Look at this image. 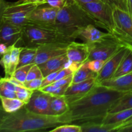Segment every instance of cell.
Masks as SVG:
<instances>
[{"instance_id": "obj_1", "label": "cell", "mask_w": 132, "mask_h": 132, "mask_svg": "<svg viewBox=\"0 0 132 132\" xmlns=\"http://www.w3.org/2000/svg\"><path fill=\"white\" fill-rule=\"evenodd\" d=\"M130 91H119L97 84L86 95L68 103L69 109L59 116L63 124L101 121L117 100Z\"/></svg>"}, {"instance_id": "obj_2", "label": "cell", "mask_w": 132, "mask_h": 132, "mask_svg": "<svg viewBox=\"0 0 132 132\" xmlns=\"http://www.w3.org/2000/svg\"><path fill=\"white\" fill-rule=\"evenodd\" d=\"M63 125L59 116L39 115L24 106L19 110L6 112L0 105V132L44 131Z\"/></svg>"}, {"instance_id": "obj_3", "label": "cell", "mask_w": 132, "mask_h": 132, "mask_svg": "<svg viewBox=\"0 0 132 132\" xmlns=\"http://www.w3.org/2000/svg\"><path fill=\"white\" fill-rule=\"evenodd\" d=\"M73 41L75 40L62 31L55 24L53 25L28 24L23 27L21 39L17 46L37 47L45 44L70 43Z\"/></svg>"}, {"instance_id": "obj_4", "label": "cell", "mask_w": 132, "mask_h": 132, "mask_svg": "<svg viewBox=\"0 0 132 132\" xmlns=\"http://www.w3.org/2000/svg\"><path fill=\"white\" fill-rule=\"evenodd\" d=\"M55 24L67 31L74 39L75 33L79 28L88 24L97 27L95 21L76 0H65L64 6L58 10Z\"/></svg>"}, {"instance_id": "obj_5", "label": "cell", "mask_w": 132, "mask_h": 132, "mask_svg": "<svg viewBox=\"0 0 132 132\" xmlns=\"http://www.w3.org/2000/svg\"><path fill=\"white\" fill-rule=\"evenodd\" d=\"M80 5L95 21L97 27L104 28L110 33L114 31L116 23L113 9L108 4L99 0Z\"/></svg>"}, {"instance_id": "obj_6", "label": "cell", "mask_w": 132, "mask_h": 132, "mask_svg": "<svg viewBox=\"0 0 132 132\" xmlns=\"http://www.w3.org/2000/svg\"><path fill=\"white\" fill-rule=\"evenodd\" d=\"M39 5L33 1L21 0L12 3H6L2 21L23 28L28 24V16Z\"/></svg>"}, {"instance_id": "obj_7", "label": "cell", "mask_w": 132, "mask_h": 132, "mask_svg": "<svg viewBox=\"0 0 132 132\" xmlns=\"http://www.w3.org/2000/svg\"><path fill=\"white\" fill-rule=\"evenodd\" d=\"M90 49V53L87 61L103 60L107 61L122 46L113 38L93 44L88 45Z\"/></svg>"}, {"instance_id": "obj_8", "label": "cell", "mask_w": 132, "mask_h": 132, "mask_svg": "<svg viewBox=\"0 0 132 132\" xmlns=\"http://www.w3.org/2000/svg\"><path fill=\"white\" fill-rule=\"evenodd\" d=\"M130 50L131 49L126 46H122L106 61L102 69L97 74L96 80L97 84L113 77L120 63Z\"/></svg>"}, {"instance_id": "obj_9", "label": "cell", "mask_w": 132, "mask_h": 132, "mask_svg": "<svg viewBox=\"0 0 132 132\" xmlns=\"http://www.w3.org/2000/svg\"><path fill=\"white\" fill-rule=\"evenodd\" d=\"M58 10L48 4L39 5L28 16V24L53 25L55 23Z\"/></svg>"}, {"instance_id": "obj_10", "label": "cell", "mask_w": 132, "mask_h": 132, "mask_svg": "<svg viewBox=\"0 0 132 132\" xmlns=\"http://www.w3.org/2000/svg\"><path fill=\"white\" fill-rule=\"evenodd\" d=\"M70 43H54L45 44L37 47V54L33 63L40 64L55 57L67 53V46Z\"/></svg>"}, {"instance_id": "obj_11", "label": "cell", "mask_w": 132, "mask_h": 132, "mask_svg": "<svg viewBox=\"0 0 132 132\" xmlns=\"http://www.w3.org/2000/svg\"><path fill=\"white\" fill-rule=\"evenodd\" d=\"M52 94L41 90H34L25 107L30 112L39 115L50 116V101Z\"/></svg>"}, {"instance_id": "obj_12", "label": "cell", "mask_w": 132, "mask_h": 132, "mask_svg": "<svg viewBox=\"0 0 132 132\" xmlns=\"http://www.w3.org/2000/svg\"><path fill=\"white\" fill-rule=\"evenodd\" d=\"M75 38H79L87 45H93L108 39L113 38L110 32H103L94 24H88L79 28L75 33Z\"/></svg>"}, {"instance_id": "obj_13", "label": "cell", "mask_w": 132, "mask_h": 132, "mask_svg": "<svg viewBox=\"0 0 132 132\" xmlns=\"http://www.w3.org/2000/svg\"><path fill=\"white\" fill-rule=\"evenodd\" d=\"M97 84L96 77H92L78 83H71L67 88L64 95L67 102L70 103L86 95Z\"/></svg>"}, {"instance_id": "obj_14", "label": "cell", "mask_w": 132, "mask_h": 132, "mask_svg": "<svg viewBox=\"0 0 132 132\" xmlns=\"http://www.w3.org/2000/svg\"><path fill=\"white\" fill-rule=\"evenodd\" d=\"M23 28L3 21L0 24V43L17 46L21 39Z\"/></svg>"}, {"instance_id": "obj_15", "label": "cell", "mask_w": 132, "mask_h": 132, "mask_svg": "<svg viewBox=\"0 0 132 132\" xmlns=\"http://www.w3.org/2000/svg\"><path fill=\"white\" fill-rule=\"evenodd\" d=\"M89 53L90 49L87 44L73 41L68 44L66 54L70 61L84 63L88 60Z\"/></svg>"}, {"instance_id": "obj_16", "label": "cell", "mask_w": 132, "mask_h": 132, "mask_svg": "<svg viewBox=\"0 0 132 132\" xmlns=\"http://www.w3.org/2000/svg\"><path fill=\"white\" fill-rule=\"evenodd\" d=\"M68 57L67 54L55 57L46 61L45 63L38 64L42 72L44 77H46L50 73L57 72L63 69L66 67L68 62Z\"/></svg>"}, {"instance_id": "obj_17", "label": "cell", "mask_w": 132, "mask_h": 132, "mask_svg": "<svg viewBox=\"0 0 132 132\" xmlns=\"http://www.w3.org/2000/svg\"><path fill=\"white\" fill-rule=\"evenodd\" d=\"M99 85L119 91H130L132 90V72L120 77L106 80Z\"/></svg>"}, {"instance_id": "obj_18", "label": "cell", "mask_w": 132, "mask_h": 132, "mask_svg": "<svg viewBox=\"0 0 132 132\" xmlns=\"http://www.w3.org/2000/svg\"><path fill=\"white\" fill-rule=\"evenodd\" d=\"M82 132H110L116 131L120 127V125H105L101 121H86L80 123Z\"/></svg>"}, {"instance_id": "obj_19", "label": "cell", "mask_w": 132, "mask_h": 132, "mask_svg": "<svg viewBox=\"0 0 132 132\" xmlns=\"http://www.w3.org/2000/svg\"><path fill=\"white\" fill-rule=\"evenodd\" d=\"M69 104L64 95H52L50 101V116H61L68 112Z\"/></svg>"}, {"instance_id": "obj_20", "label": "cell", "mask_w": 132, "mask_h": 132, "mask_svg": "<svg viewBox=\"0 0 132 132\" xmlns=\"http://www.w3.org/2000/svg\"><path fill=\"white\" fill-rule=\"evenodd\" d=\"M131 116H132V108L124 110L114 112V113L108 112L104 117L102 122L105 125L118 124V125H120V126H121L123 122L130 118Z\"/></svg>"}, {"instance_id": "obj_21", "label": "cell", "mask_w": 132, "mask_h": 132, "mask_svg": "<svg viewBox=\"0 0 132 132\" xmlns=\"http://www.w3.org/2000/svg\"><path fill=\"white\" fill-rule=\"evenodd\" d=\"M19 86L12 83L7 78L0 79V97L17 98L16 92Z\"/></svg>"}, {"instance_id": "obj_22", "label": "cell", "mask_w": 132, "mask_h": 132, "mask_svg": "<svg viewBox=\"0 0 132 132\" xmlns=\"http://www.w3.org/2000/svg\"><path fill=\"white\" fill-rule=\"evenodd\" d=\"M1 106L6 112H14L24 107L27 103L18 98H8L0 97Z\"/></svg>"}, {"instance_id": "obj_23", "label": "cell", "mask_w": 132, "mask_h": 132, "mask_svg": "<svg viewBox=\"0 0 132 132\" xmlns=\"http://www.w3.org/2000/svg\"><path fill=\"white\" fill-rule=\"evenodd\" d=\"M36 54H37V47H30V46L23 47L19 55V61L18 68L33 63Z\"/></svg>"}, {"instance_id": "obj_24", "label": "cell", "mask_w": 132, "mask_h": 132, "mask_svg": "<svg viewBox=\"0 0 132 132\" xmlns=\"http://www.w3.org/2000/svg\"><path fill=\"white\" fill-rule=\"evenodd\" d=\"M132 72V52L131 50L128 52L126 56L124 57L121 63H120L117 71L113 77H118L124 76Z\"/></svg>"}, {"instance_id": "obj_25", "label": "cell", "mask_w": 132, "mask_h": 132, "mask_svg": "<svg viewBox=\"0 0 132 132\" xmlns=\"http://www.w3.org/2000/svg\"><path fill=\"white\" fill-rule=\"evenodd\" d=\"M97 73H95L88 68L82 64L76 72L73 73L72 83H78L87 80L92 77H96Z\"/></svg>"}, {"instance_id": "obj_26", "label": "cell", "mask_w": 132, "mask_h": 132, "mask_svg": "<svg viewBox=\"0 0 132 132\" xmlns=\"http://www.w3.org/2000/svg\"><path fill=\"white\" fill-rule=\"evenodd\" d=\"M130 108H132V94L129 92L128 94L117 100V101L112 106L108 112L114 113V112L130 109Z\"/></svg>"}, {"instance_id": "obj_27", "label": "cell", "mask_w": 132, "mask_h": 132, "mask_svg": "<svg viewBox=\"0 0 132 132\" xmlns=\"http://www.w3.org/2000/svg\"><path fill=\"white\" fill-rule=\"evenodd\" d=\"M10 67L9 72V77L13 76L14 72L18 68L19 61V55L23 49V46H18L15 45L10 46Z\"/></svg>"}, {"instance_id": "obj_28", "label": "cell", "mask_w": 132, "mask_h": 132, "mask_svg": "<svg viewBox=\"0 0 132 132\" xmlns=\"http://www.w3.org/2000/svg\"><path fill=\"white\" fill-rule=\"evenodd\" d=\"M50 132H82V129L77 124H63L55 127Z\"/></svg>"}, {"instance_id": "obj_29", "label": "cell", "mask_w": 132, "mask_h": 132, "mask_svg": "<svg viewBox=\"0 0 132 132\" xmlns=\"http://www.w3.org/2000/svg\"><path fill=\"white\" fill-rule=\"evenodd\" d=\"M33 64L34 63H32V64H27V65H24L22 66V67H18V68H17V69L15 70V71L14 72L12 76L15 77L17 79L20 81L21 82H25L28 72H29L30 69V68L32 67Z\"/></svg>"}, {"instance_id": "obj_30", "label": "cell", "mask_w": 132, "mask_h": 132, "mask_svg": "<svg viewBox=\"0 0 132 132\" xmlns=\"http://www.w3.org/2000/svg\"><path fill=\"white\" fill-rule=\"evenodd\" d=\"M10 46H9L7 52L1 57L0 59V65L3 68L5 72V77H9V72L10 67Z\"/></svg>"}, {"instance_id": "obj_31", "label": "cell", "mask_w": 132, "mask_h": 132, "mask_svg": "<svg viewBox=\"0 0 132 132\" xmlns=\"http://www.w3.org/2000/svg\"><path fill=\"white\" fill-rule=\"evenodd\" d=\"M68 86H55L54 85H49L48 86L43 87L40 88L39 90L45 92L49 93L52 95H63L67 90Z\"/></svg>"}, {"instance_id": "obj_32", "label": "cell", "mask_w": 132, "mask_h": 132, "mask_svg": "<svg viewBox=\"0 0 132 132\" xmlns=\"http://www.w3.org/2000/svg\"><path fill=\"white\" fill-rule=\"evenodd\" d=\"M106 61L103 60H90L86 61L83 63L84 66L87 67L95 73H98L102 69Z\"/></svg>"}, {"instance_id": "obj_33", "label": "cell", "mask_w": 132, "mask_h": 132, "mask_svg": "<svg viewBox=\"0 0 132 132\" xmlns=\"http://www.w3.org/2000/svg\"><path fill=\"white\" fill-rule=\"evenodd\" d=\"M43 78H44V76L39 65L34 64L28 72L26 81H31L33 79H36Z\"/></svg>"}, {"instance_id": "obj_34", "label": "cell", "mask_w": 132, "mask_h": 132, "mask_svg": "<svg viewBox=\"0 0 132 132\" xmlns=\"http://www.w3.org/2000/svg\"><path fill=\"white\" fill-rule=\"evenodd\" d=\"M33 92L34 90H29L25 87L19 86L18 91L16 92L17 98L27 103L29 101Z\"/></svg>"}, {"instance_id": "obj_35", "label": "cell", "mask_w": 132, "mask_h": 132, "mask_svg": "<svg viewBox=\"0 0 132 132\" xmlns=\"http://www.w3.org/2000/svg\"><path fill=\"white\" fill-rule=\"evenodd\" d=\"M43 79H36L31 81H26L23 82L24 87L31 90H39L42 86Z\"/></svg>"}, {"instance_id": "obj_36", "label": "cell", "mask_w": 132, "mask_h": 132, "mask_svg": "<svg viewBox=\"0 0 132 132\" xmlns=\"http://www.w3.org/2000/svg\"><path fill=\"white\" fill-rule=\"evenodd\" d=\"M101 1L106 3L110 6H112L113 8V9L114 8L118 7L122 9V10L128 12L127 5L124 2L123 0H101Z\"/></svg>"}, {"instance_id": "obj_37", "label": "cell", "mask_w": 132, "mask_h": 132, "mask_svg": "<svg viewBox=\"0 0 132 132\" xmlns=\"http://www.w3.org/2000/svg\"><path fill=\"white\" fill-rule=\"evenodd\" d=\"M73 74H71L70 76H67V77H64L63 79L57 80V81H54V82L51 84L52 85H54L55 86H69L72 82V79H73Z\"/></svg>"}, {"instance_id": "obj_38", "label": "cell", "mask_w": 132, "mask_h": 132, "mask_svg": "<svg viewBox=\"0 0 132 132\" xmlns=\"http://www.w3.org/2000/svg\"><path fill=\"white\" fill-rule=\"evenodd\" d=\"M59 71L53 72V73H50V74L48 75V76H46V77H44V78L43 79L42 86H41V88L43 87H45V86H48V85H51L52 82H54V81H55V77H56L58 73H59Z\"/></svg>"}, {"instance_id": "obj_39", "label": "cell", "mask_w": 132, "mask_h": 132, "mask_svg": "<svg viewBox=\"0 0 132 132\" xmlns=\"http://www.w3.org/2000/svg\"><path fill=\"white\" fill-rule=\"evenodd\" d=\"M73 72L69 68H67V67H64L63 69H61V70L59 71V73H58L57 76H56L55 79V81H57V80L61 79H63L64 77H67V76H70L71 74H73Z\"/></svg>"}, {"instance_id": "obj_40", "label": "cell", "mask_w": 132, "mask_h": 132, "mask_svg": "<svg viewBox=\"0 0 132 132\" xmlns=\"http://www.w3.org/2000/svg\"><path fill=\"white\" fill-rule=\"evenodd\" d=\"M64 3L65 0H46V4L59 10L64 6Z\"/></svg>"}, {"instance_id": "obj_41", "label": "cell", "mask_w": 132, "mask_h": 132, "mask_svg": "<svg viewBox=\"0 0 132 132\" xmlns=\"http://www.w3.org/2000/svg\"><path fill=\"white\" fill-rule=\"evenodd\" d=\"M7 79L10 81V82H12V83H13L14 85H16V86L24 87V83L22 82H21V81H19L18 79H17L15 78V77H14V76H11V77H8Z\"/></svg>"}, {"instance_id": "obj_42", "label": "cell", "mask_w": 132, "mask_h": 132, "mask_svg": "<svg viewBox=\"0 0 132 132\" xmlns=\"http://www.w3.org/2000/svg\"><path fill=\"white\" fill-rule=\"evenodd\" d=\"M6 3L5 0H0V24L2 22V17L3 14L4 10L6 6Z\"/></svg>"}, {"instance_id": "obj_43", "label": "cell", "mask_w": 132, "mask_h": 132, "mask_svg": "<svg viewBox=\"0 0 132 132\" xmlns=\"http://www.w3.org/2000/svg\"><path fill=\"white\" fill-rule=\"evenodd\" d=\"M116 131L118 132H132V124L127 125V126L121 127L117 129Z\"/></svg>"}, {"instance_id": "obj_44", "label": "cell", "mask_w": 132, "mask_h": 132, "mask_svg": "<svg viewBox=\"0 0 132 132\" xmlns=\"http://www.w3.org/2000/svg\"><path fill=\"white\" fill-rule=\"evenodd\" d=\"M9 46L6 44L0 43V57H2L7 52Z\"/></svg>"}, {"instance_id": "obj_45", "label": "cell", "mask_w": 132, "mask_h": 132, "mask_svg": "<svg viewBox=\"0 0 132 132\" xmlns=\"http://www.w3.org/2000/svg\"><path fill=\"white\" fill-rule=\"evenodd\" d=\"M127 6L129 14L132 18V0H127Z\"/></svg>"}, {"instance_id": "obj_46", "label": "cell", "mask_w": 132, "mask_h": 132, "mask_svg": "<svg viewBox=\"0 0 132 132\" xmlns=\"http://www.w3.org/2000/svg\"><path fill=\"white\" fill-rule=\"evenodd\" d=\"M131 124H132V116H131V117H130V118L128 119H126L125 122H123V123L122 124V125H121L119 128L123 127V126H127V125H131Z\"/></svg>"}, {"instance_id": "obj_47", "label": "cell", "mask_w": 132, "mask_h": 132, "mask_svg": "<svg viewBox=\"0 0 132 132\" xmlns=\"http://www.w3.org/2000/svg\"><path fill=\"white\" fill-rule=\"evenodd\" d=\"M76 1L79 4H85V3H88L93 2V1H99V0H76Z\"/></svg>"}, {"instance_id": "obj_48", "label": "cell", "mask_w": 132, "mask_h": 132, "mask_svg": "<svg viewBox=\"0 0 132 132\" xmlns=\"http://www.w3.org/2000/svg\"><path fill=\"white\" fill-rule=\"evenodd\" d=\"M21 1H33V2H36L38 3L39 5H43V4H46V0H21Z\"/></svg>"}, {"instance_id": "obj_49", "label": "cell", "mask_w": 132, "mask_h": 132, "mask_svg": "<svg viewBox=\"0 0 132 132\" xmlns=\"http://www.w3.org/2000/svg\"><path fill=\"white\" fill-rule=\"evenodd\" d=\"M123 1L125 3H126V5H127V0H123Z\"/></svg>"}, {"instance_id": "obj_50", "label": "cell", "mask_w": 132, "mask_h": 132, "mask_svg": "<svg viewBox=\"0 0 132 132\" xmlns=\"http://www.w3.org/2000/svg\"><path fill=\"white\" fill-rule=\"evenodd\" d=\"M2 78V77H1V76H0V79H1ZM0 105H1V100H0Z\"/></svg>"}, {"instance_id": "obj_51", "label": "cell", "mask_w": 132, "mask_h": 132, "mask_svg": "<svg viewBox=\"0 0 132 132\" xmlns=\"http://www.w3.org/2000/svg\"><path fill=\"white\" fill-rule=\"evenodd\" d=\"M130 93H131V94H132V90H130Z\"/></svg>"}, {"instance_id": "obj_52", "label": "cell", "mask_w": 132, "mask_h": 132, "mask_svg": "<svg viewBox=\"0 0 132 132\" xmlns=\"http://www.w3.org/2000/svg\"><path fill=\"white\" fill-rule=\"evenodd\" d=\"M131 52H132V50H131Z\"/></svg>"}]
</instances>
